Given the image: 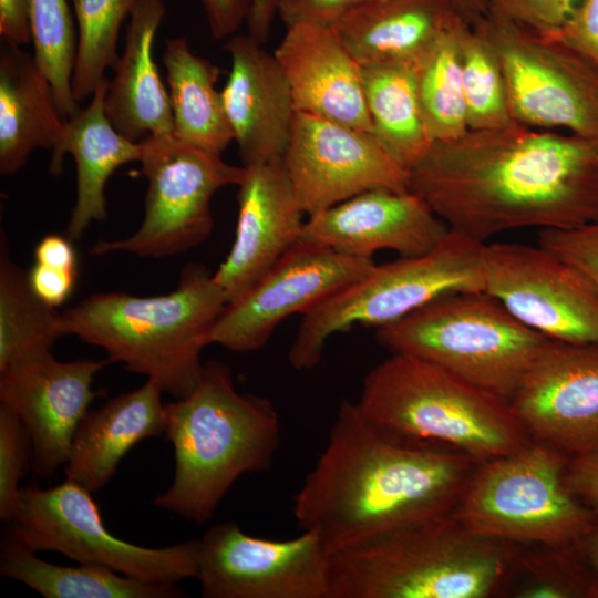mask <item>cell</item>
<instances>
[{
  "mask_svg": "<svg viewBox=\"0 0 598 598\" xmlns=\"http://www.w3.org/2000/svg\"><path fill=\"white\" fill-rule=\"evenodd\" d=\"M243 166L234 244L213 274L227 303L250 289L300 240L305 224L281 158Z\"/></svg>",
  "mask_w": 598,
  "mask_h": 598,
  "instance_id": "obj_19",
  "label": "cell"
},
{
  "mask_svg": "<svg viewBox=\"0 0 598 598\" xmlns=\"http://www.w3.org/2000/svg\"><path fill=\"white\" fill-rule=\"evenodd\" d=\"M209 32L217 40L233 37L246 22L251 0H199Z\"/></svg>",
  "mask_w": 598,
  "mask_h": 598,
  "instance_id": "obj_44",
  "label": "cell"
},
{
  "mask_svg": "<svg viewBox=\"0 0 598 598\" xmlns=\"http://www.w3.org/2000/svg\"><path fill=\"white\" fill-rule=\"evenodd\" d=\"M65 121L33 54L2 45L0 53V173L19 172L38 148L54 150Z\"/></svg>",
  "mask_w": 598,
  "mask_h": 598,
  "instance_id": "obj_27",
  "label": "cell"
},
{
  "mask_svg": "<svg viewBox=\"0 0 598 598\" xmlns=\"http://www.w3.org/2000/svg\"><path fill=\"white\" fill-rule=\"evenodd\" d=\"M0 38L17 47L31 41L30 0H0Z\"/></svg>",
  "mask_w": 598,
  "mask_h": 598,
  "instance_id": "obj_45",
  "label": "cell"
},
{
  "mask_svg": "<svg viewBox=\"0 0 598 598\" xmlns=\"http://www.w3.org/2000/svg\"><path fill=\"white\" fill-rule=\"evenodd\" d=\"M164 435L175 470L153 504L202 525L243 474L270 468L281 434L272 402L238 393L229 367L207 360L194 390L165 404Z\"/></svg>",
  "mask_w": 598,
  "mask_h": 598,
  "instance_id": "obj_3",
  "label": "cell"
},
{
  "mask_svg": "<svg viewBox=\"0 0 598 598\" xmlns=\"http://www.w3.org/2000/svg\"><path fill=\"white\" fill-rule=\"evenodd\" d=\"M461 73L468 131L512 126L504 74L482 29L466 24L461 34Z\"/></svg>",
  "mask_w": 598,
  "mask_h": 598,
  "instance_id": "obj_34",
  "label": "cell"
},
{
  "mask_svg": "<svg viewBox=\"0 0 598 598\" xmlns=\"http://www.w3.org/2000/svg\"><path fill=\"white\" fill-rule=\"evenodd\" d=\"M227 305L200 264L182 270L177 287L159 296L97 292L61 312L63 336L103 349L110 362L157 382L181 399L197 385L203 349Z\"/></svg>",
  "mask_w": 598,
  "mask_h": 598,
  "instance_id": "obj_4",
  "label": "cell"
},
{
  "mask_svg": "<svg viewBox=\"0 0 598 598\" xmlns=\"http://www.w3.org/2000/svg\"><path fill=\"white\" fill-rule=\"evenodd\" d=\"M475 24L497 54L517 123L598 137V68L556 39L491 14Z\"/></svg>",
  "mask_w": 598,
  "mask_h": 598,
  "instance_id": "obj_12",
  "label": "cell"
},
{
  "mask_svg": "<svg viewBox=\"0 0 598 598\" xmlns=\"http://www.w3.org/2000/svg\"><path fill=\"white\" fill-rule=\"evenodd\" d=\"M274 55L290 85L297 112L373 133L362 66L332 27H288Z\"/></svg>",
  "mask_w": 598,
  "mask_h": 598,
  "instance_id": "obj_22",
  "label": "cell"
},
{
  "mask_svg": "<svg viewBox=\"0 0 598 598\" xmlns=\"http://www.w3.org/2000/svg\"><path fill=\"white\" fill-rule=\"evenodd\" d=\"M533 441L567 456L598 448V343L550 340L509 399Z\"/></svg>",
  "mask_w": 598,
  "mask_h": 598,
  "instance_id": "obj_17",
  "label": "cell"
},
{
  "mask_svg": "<svg viewBox=\"0 0 598 598\" xmlns=\"http://www.w3.org/2000/svg\"><path fill=\"white\" fill-rule=\"evenodd\" d=\"M7 534L25 548L56 551L79 564L113 569L153 584L196 578L198 539L151 548L114 536L91 492L65 478L49 488L22 487Z\"/></svg>",
  "mask_w": 598,
  "mask_h": 598,
  "instance_id": "obj_10",
  "label": "cell"
},
{
  "mask_svg": "<svg viewBox=\"0 0 598 598\" xmlns=\"http://www.w3.org/2000/svg\"><path fill=\"white\" fill-rule=\"evenodd\" d=\"M511 581L517 598H598V576L577 544L519 550Z\"/></svg>",
  "mask_w": 598,
  "mask_h": 598,
  "instance_id": "obj_36",
  "label": "cell"
},
{
  "mask_svg": "<svg viewBox=\"0 0 598 598\" xmlns=\"http://www.w3.org/2000/svg\"><path fill=\"white\" fill-rule=\"evenodd\" d=\"M364 1L367 0H276V14L287 28L298 23L333 27Z\"/></svg>",
  "mask_w": 598,
  "mask_h": 598,
  "instance_id": "obj_41",
  "label": "cell"
},
{
  "mask_svg": "<svg viewBox=\"0 0 598 598\" xmlns=\"http://www.w3.org/2000/svg\"><path fill=\"white\" fill-rule=\"evenodd\" d=\"M518 553L451 513L332 554L329 598H488L506 588Z\"/></svg>",
  "mask_w": 598,
  "mask_h": 598,
  "instance_id": "obj_5",
  "label": "cell"
},
{
  "mask_svg": "<svg viewBox=\"0 0 598 598\" xmlns=\"http://www.w3.org/2000/svg\"><path fill=\"white\" fill-rule=\"evenodd\" d=\"M109 362L60 361L50 352L0 372V404L24 424L39 476L51 477L66 463L76 429L99 394L94 378Z\"/></svg>",
  "mask_w": 598,
  "mask_h": 598,
  "instance_id": "obj_18",
  "label": "cell"
},
{
  "mask_svg": "<svg viewBox=\"0 0 598 598\" xmlns=\"http://www.w3.org/2000/svg\"><path fill=\"white\" fill-rule=\"evenodd\" d=\"M375 334L391 353L426 361L507 401L550 341L485 291L441 297Z\"/></svg>",
  "mask_w": 598,
  "mask_h": 598,
  "instance_id": "obj_7",
  "label": "cell"
},
{
  "mask_svg": "<svg viewBox=\"0 0 598 598\" xmlns=\"http://www.w3.org/2000/svg\"><path fill=\"white\" fill-rule=\"evenodd\" d=\"M581 0H484L487 14L539 35L560 29Z\"/></svg>",
  "mask_w": 598,
  "mask_h": 598,
  "instance_id": "obj_38",
  "label": "cell"
},
{
  "mask_svg": "<svg viewBox=\"0 0 598 598\" xmlns=\"http://www.w3.org/2000/svg\"><path fill=\"white\" fill-rule=\"evenodd\" d=\"M78 271H70L35 262L28 271L29 283L45 303L56 308L72 293Z\"/></svg>",
  "mask_w": 598,
  "mask_h": 598,
  "instance_id": "obj_43",
  "label": "cell"
},
{
  "mask_svg": "<svg viewBox=\"0 0 598 598\" xmlns=\"http://www.w3.org/2000/svg\"><path fill=\"white\" fill-rule=\"evenodd\" d=\"M32 461L30 435L17 414L0 404V518L9 520L17 507L20 481Z\"/></svg>",
  "mask_w": 598,
  "mask_h": 598,
  "instance_id": "obj_37",
  "label": "cell"
},
{
  "mask_svg": "<svg viewBox=\"0 0 598 598\" xmlns=\"http://www.w3.org/2000/svg\"><path fill=\"white\" fill-rule=\"evenodd\" d=\"M63 337L61 313L32 290L28 272L0 244V372L51 352Z\"/></svg>",
  "mask_w": 598,
  "mask_h": 598,
  "instance_id": "obj_31",
  "label": "cell"
},
{
  "mask_svg": "<svg viewBox=\"0 0 598 598\" xmlns=\"http://www.w3.org/2000/svg\"><path fill=\"white\" fill-rule=\"evenodd\" d=\"M163 393L157 382L147 379L142 386L89 410L73 436L65 478L91 493L103 488L135 444L164 434Z\"/></svg>",
  "mask_w": 598,
  "mask_h": 598,
  "instance_id": "obj_24",
  "label": "cell"
},
{
  "mask_svg": "<svg viewBox=\"0 0 598 598\" xmlns=\"http://www.w3.org/2000/svg\"><path fill=\"white\" fill-rule=\"evenodd\" d=\"M409 190L450 229L481 243L536 227L598 223V137L519 123L433 142Z\"/></svg>",
  "mask_w": 598,
  "mask_h": 598,
  "instance_id": "obj_1",
  "label": "cell"
},
{
  "mask_svg": "<svg viewBox=\"0 0 598 598\" xmlns=\"http://www.w3.org/2000/svg\"><path fill=\"white\" fill-rule=\"evenodd\" d=\"M10 536L1 542L0 573L45 598H179L177 584H153L113 569L80 564L61 566L37 557Z\"/></svg>",
  "mask_w": 598,
  "mask_h": 598,
  "instance_id": "obj_29",
  "label": "cell"
},
{
  "mask_svg": "<svg viewBox=\"0 0 598 598\" xmlns=\"http://www.w3.org/2000/svg\"><path fill=\"white\" fill-rule=\"evenodd\" d=\"M463 20L473 25L487 16L484 0H452Z\"/></svg>",
  "mask_w": 598,
  "mask_h": 598,
  "instance_id": "obj_49",
  "label": "cell"
},
{
  "mask_svg": "<svg viewBox=\"0 0 598 598\" xmlns=\"http://www.w3.org/2000/svg\"><path fill=\"white\" fill-rule=\"evenodd\" d=\"M141 174L147 179L144 217L128 237L100 240L90 254L128 252L142 258L183 254L212 234L213 196L241 181L244 166L179 140L175 134L140 141Z\"/></svg>",
  "mask_w": 598,
  "mask_h": 598,
  "instance_id": "obj_11",
  "label": "cell"
},
{
  "mask_svg": "<svg viewBox=\"0 0 598 598\" xmlns=\"http://www.w3.org/2000/svg\"><path fill=\"white\" fill-rule=\"evenodd\" d=\"M362 79L374 135L411 169L434 142L420 106L416 64L362 66Z\"/></svg>",
  "mask_w": 598,
  "mask_h": 598,
  "instance_id": "obj_30",
  "label": "cell"
},
{
  "mask_svg": "<svg viewBox=\"0 0 598 598\" xmlns=\"http://www.w3.org/2000/svg\"><path fill=\"white\" fill-rule=\"evenodd\" d=\"M450 229L429 252L374 265L302 316L288 359L298 371L322 359L328 340L354 324L380 328L451 293L484 291L483 247Z\"/></svg>",
  "mask_w": 598,
  "mask_h": 598,
  "instance_id": "obj_8",
  "label": "cell"
},
{
  "mask_svg": "<svg viewBox=\"0 0 598 598\" xmlns=\"http://www.w3.org/2000/svg\"><path fill=\"white\" fill-rule=\"evenodd\" d=\"M375 265L305 240L297 241L250 289L228 302L212 332L235 352L262 348L276 327L363 278Z\"/></svg>",
  "mask_w": 598,
  "mask_h": 598,
  "instance_id": "obj_16",
  "label": "cell"
},
{
  "mask_svg": "<svg viewBox=\"0 0 598 598\" xmlns=\"http://www.w3.org/2000/svg\"><path fill=\"white\" fill-rule=\"evenodd\" d=\"M577 546L589 566L598 576V519L577 543Z\"/></svg>",
  "mask_w": 598,
  "mask_h": 598,
  "instance_id": "obj_48",
  "label": "cell"
},
{
  "mask_svg": "<svg viewBox=\"0 0 598 598\" xmlns=\"http://www.w3.org/2000/svg\"><path fill=\"white\" fill-rule=\"evenodd\" d=\"M565 483L598 519V448L568 456Z\"/></svg>",
  "mask_w": 598,
  "mask_h": 598,
  "instance_id": "obj_42",
  "label": "cell"
},
{
  "mask_svg": "<svg viewBox=\"0 0 598 598\" xmlns=\"http://www.w3.org/2000/svg\"><path fill=\"white\" fill-rule=\"evenodd\" d=\"M330 560L311 532L269 539L223 522L198 539L196 579L204 598H329Z\"/></svg>",
  "mask_w": 598,
  "mask_h": 598,
  "instance_id": "obj_13",
  "label": "cell"
},
{
  "mask_svg": "<svg viewBox=\"0 0 598 598\" xmlns=\"http://www.w3.org/2000/svg\"><path fill=\"white\" fill-rule=\"evenodd\" d=\"M538 245L580 269L598 287V223L570 229H540Z\"/></svg>",
  "mask_w": 598,
  "mask_h": 598,
  "instance_id": "obj_39",
  "label": "cell"
},
{
  "mask_svg": "<svg viewBox=\"0 0 598 598\" xmlns=\"http://www.w3.org/2000/svg\"><path fill=\"white\" fill-rule=\"evenodd\" d=\"M30 32L34 58L48 78L64 120L81 109L72 92L78 32L69 0H30Z\"/></svg>",
  "mask_w": 598,
  "mask_h": 598,
  "instance_id": "obj_35",
  "label": "cell"
},
{
  "mask_svg": "<svg viewBox=\"0 0 598 598\" xmlns=\"http://www.w3.org/2000/svg\"><path fill=\"white\" fill-rule=\"evenodd\" d=\"M162 62L174 120V134L207 152L221 155L234 141L221 92L219 69L195 54L184 37L165 41Z\"/></svg>",
  "mask_w": 598,
  "mask_h": 598,
  "instance_id": "obj_28",
  "label": "cell"
},
{
  "mask_svg": "<svg viewBox=\"0 0 598 598\" xmlns=\"http://www.w3.org/2000/svg\"><path fill=\"white\" fill-rule=\"evenodd\" d=\"M543 37L569 45L598 68V0H581L560 29Z\"/></svg>",
  "mask_w": 598,
  "mask_h": 598,
  "instance_id": "obj_40",
  "label": "cell"
},
{
  "mask_svg": "<svg viewBox=\"0 0 598 598\" xmlns=\"http://www.w3.org/2000/svg\"><path fill=\"white\" fill-rule=\"evenodd\" d=\"M262 44L247 33L224 45L230 71L220 92L243 165L282 158L296 114L290 85Z\"/></svg>",
  "mask_w": 598,
  "mask_h": 598,
  "instance_id": "obj_21",
  "label": "cell"
},
{
  "mask_svg": "<svg viewBox=\"0 0 598 598\" xmlns=\"http://www.w3.org/2000/svg\"><path fill=\"white\" fill-rule=\"evenodd\" d=\"M282 165L302 212L371 189L409 190L408 169L371 132L297 112Z\"/></svg>",
  "mask_w": 598,
  "mask_h": 598,
  "instance_id": "obj_15",
  "label": "cell"
},
{
  "mask_svg": "<svg viewBox=\"0 0 598 598\" xmlns=\"http://www.w3.org/2000/svg\"><path fill=\"white\" fill-rule=\"evenodd\" d=\"M466 24L455 23L416 64L420 106L434 142L453 141L468 131L461 73V34Z\"/></svg>",
  "mask_w": 598,
  "mask_h": 598,
  "instance_id": "obj_32",
  "label": "cell"
},
{
  "mask_svg": "<svg viewBox=\"0 0 598 598\" xmlns=\"http://www.w3.org/2000/svg\"><path fill=\"white\" fill-rule=\"evenodd\" d=\"M276 16V0H251L246 20L248 33L265 43Z\"/></svg>",
  "mask_w": 598,
  "mask_h": 598,
  "instance_id": "obj_47",
  "label": "cell"
},
{
  "mask_svg": "<svg viewBox=\"0 0 598 598\" xmlns=\"http://www.w3.org/2000/svg\"><path fill=\"white\" fill-rule=\"evenodd\" d=\"M448 230L414 193L371 189L308 216L300 240L360 258L383 249L414 257L431 251Z\"/></svg>",
  "mask_w": 598,
  "mask_h": 598,
  "instance_id": "obj_20",
  "label": "cell"
},
{
  "mask_svg": "<svg viewBox=\"0 0 598 598\" xmlns=\"http://www.w3.org/2000/svg\"><path fill=\"white\" fill-rule=\"evenodd\" d=\"M76 21L78 45L72 92L78 102L93 95L105 71L118 61L117 42L123 22L142 0H70Z\"/></svg>",
  "mask_w": 598,
  "mask_h": 598,
  "instance_id": "obj_33",
  "label": "cell"
},
{
  "mask_svg": "<svg viewBox=\"0 0 598 598\" xmlns=\"http://www.w3.org/2000/svg\"><path fill=\"white\" fill-rule=\"evenodd\" d=\"M484 291L518 321L560 342L598 343V287L549 250L484 244Z\"/></svg>",
  "mask_w": 598,
  "mask_h": 598,
  "instance_id": "obj_14",
  "label": "cell"
},
{
  "mask_svg": "<svg viewBox=\"0 0 598 598\" xmlns=\"http://www.w3.org/2000/svg\"><path fill=\"white\" fill-rule=\"evenodd\" d=\"M476 464L393 439L355 402L342 400L323 451L293 496V517L332 555L451 514Z\"/></svg>",
  "mask_w": 598,
  "mask_h": 598,
  "instance_id": "obj_2",
  "label": "cell"
},
{
  "mask_svg": "<svg viewBox=\"0 0 598 598\" xmlns=\"http://www.w3.org/2000/svg\"><path fill=\"white\" fill-rule=\"evenodd\" d=\"M163 0H142L126 25L124 49L104 100L113 127L133 142L174 134L168 90L153 59V43L165 16Z\"/></svg>",
  "mask_w": 598,
  "mask_h": 598,
  "instance_id": "obj_23",
  "label": "cell"
},
{
  "mask_svg": "<svg viewBox=\"0 0 598 598\" xmlns=\"http://www.w3.org/2000/svg\"><path fill=\"white\" fill-rule=\"evenodd\" d=\"M367 1H384V0H367Z\"/></svg>",
  "mask_w": 598,
  "mask_h": 598,
  "instance_id": "obj_50",
  "label": "cell"
},
{
  "mask_svg": "<svg viewBox=\"0 0 598 598\" xmlns=\"http://www.w3.org/2000/svg\"><path fill=\"white\" fill-rule=\"evenodd\" d=\"M109 81L103 80L90 103L65 121L63 135L52 151L49 165L52 175H60L65 154H71L75 162V203L65 229V236L72 241L80 239L91 223L106 219L109 178L118 167L141 158L140 142L117 132L105 114Z\"/></svg>",
  "mask_w": 598,
  "mask_h": 598,
  "instance_id": "obj_25",
  "label": "cell"
},
{
  "mask_svg": "<svg viewBox=\"0 0 598 598\" xmlns=\"http://www.w3.org/2000/svg\"><path fill=\"white\" fill-rule=\"evenodd\" d=\"M355 404L393 439L447 450L475 463L532 441L507 400L406 354L391 353L373 367Z\"/></svg>",
  "mask_w": 598,
  "mask_h": 598,
  "instance_id": "obj_6",
  "label": "cell"
},
{
  "mask_svg": "<svg viewBox=\"0 0 598 598\" xmlns=\"http://www.w3.org/2000/svg\"><path fill=\"white\" fill-rule=\"evenodd\" d=\"M35 262L70 271H78V258L72 240L66 236H44L34 249Z\"/></svg>",
  "mask_w": 598,
  "mask_h": 598,
  "instance_id": "obj_46",
  "label": "cell"
},
{
  "mask_svg": "<svg viewBox=\"0 0 598 598\" xmlns=\"http://www.w3.org/2000/svg\"><path fill=\"white\" fill-rule=\"evenodd\" d=\"M461 20L452 0L364 1L332 28L361 66L417 64Z\"/></svg>",
  "mask_w": 598,
  "mask_h": 598,
  "instance_id": "obj_26",
  "label": "cell"
},
{
  "mask_svg": "<svg viewBox=\"0 0 598 598\" xmlns=\"http://www.w3.org/2000/svg\"><path fill=\"white\" fill-rule=\"evenodd\" d=\"M568 456L530 441L477 463L452 512L474 534L545 546L577 544L596 516L568 489Z\"/></svg>",
  "mask_w": 598,
  "mask_h": 598,
  "instance_id": "obj_9",
  "label": "cell"
}]
</instances>
